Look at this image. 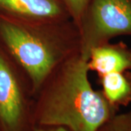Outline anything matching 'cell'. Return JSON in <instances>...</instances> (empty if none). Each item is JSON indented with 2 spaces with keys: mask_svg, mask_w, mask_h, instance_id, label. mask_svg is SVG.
Here are the masks:
<instances>
[{
  "mask_svg": "<svg viewBox=\"0 0 131 131\" xmlns=\"http://www.w3.org/2000/svg\"><path fill=\"white\" fill-rule=\"evenodd\" d=\"M88 66L99 77L113 72L131 70V48L124 42H106L94 47L90 52Z\"/></svg>",
  "mask_w": 131,
  "mask_h": 131,
  "instance_id": "8992f818",
  "label": "cell"
},
{
  "mask_svg": "<svg viewBox=\"0 0 131 131\" xmlns=\"http://www.w3.org/2000/svg\"><path fill=\"white\" fill-rule=\"evenodd\" d=\"M71 20L79 28L90 0H62Z\"/></svg>",
  "mask_w": 131,
  "mask_h": 131,
  "instance_id": "9c48e42d",
  "label": "cell"
},
{
  "mask_svg": "<svg viewBox=\"0 0 131 131\" xmlns=\"http://www.w3.org/2000/svg\"><path fill=\"white\" fill-rule=\"evenodd\" d=\"M33 96L27 77L18 72L0 52V121L7 131H26L31 122L28 97Z\"/></svg>",
  "mask_w": 131,
  "mask_h": 131,
  "instance_id": "277c9868",
  "label": "cell"
},
{
  "mask_svg": "<svg viewBox=\"0 0 131 131\" xmlns=\"http://www.w3.org/2000/svg\"><path fill=\"white\" fill-rule=\"evenodd\" d=\"M102 93L117 109L131 103V71L113 72L99 77Z\"/></svg>",
  "mask_w": 131,
  "mask_h": 131,
  "instance_id": "52a82bcc",
  "label": "cell"
},
{
  "mask_svg": "<svg viewBox=\"0 0 131 131\" xmlns=\"http://www.w3.org/2000/svg\"><path fill=\"white\" fill-rule=\"evenodd\" d=\"M0 11L8 17L27 20L71 19L62 0H0Z\"/></svg>",
  "mask_w": 131,
  "mask_h": 131,
  "instance_id": "5b68a950",
  "label": "cell"
},
{
  "mask_svg": "<svg viewBox=\"0 0 131 131\" xmlns=\"http://www.w3.org/2000/svg\"><path fill=\"white\" fill-rule=\"evenodd\" d=\"M88 60L77 52L61 63L35 95L32 120L38 127H63L70 131H97L119 109L102 91L93 88Z\"/></svg>",
  "mask_w": 131,
  "mask_h": 131,
  "instance_id": "6da1fadb",
  "label": "cell"
},
{
  "mask_svg": "<svg viewBox=\"0 0 131 131\" xmlns=\"http://www.w3.org/2000/svg\"><path fill=\"white\" fill-rule=\"evenodd\" d=\"M79 30L80 52L88 61L94 47L118 36H131V0H90Z\"/></svg>",
  "mask_w": 131,
  "mask_h": 131,
  "instance_id": "3957f363",
  "label": "cell"
},
{
  "mask_svg": "<svg viewBox=\"0 0 131 131\" xmlns=\"http://www.w3.org/2000/svg\"><path fill=\"white\" fill-rule=\"evenodd\" d=\"M97 131H131V111L116 113Z\"/></svg>",
  "mask_w": 131,
  "mask_h": 131,
  "instance_id": "ba28073f",
  "label": "cell"
},
{
  "mask_svg": "<svg viewBox=\"0 0 131 131\" xmlns=\"http://www.w3.org/2000/svg\"><path fill=\"white\" fill-rule=\"evenodd\" d=\"M32 131H70L63 127H51L50 128L44 127H34Z\"/></svg>",
  "mask_w": 131,
  "mask_h": 131,
  "instance_id": "30bf717a",
  "label": "cell"
},
{
  "mask_svg": "<svg viewBox=\"0 0 131 131\" xmlns=\"http://www.w3.org/2000/svg\"><path fill=\"white\" fill-rule=\"evenodd\" d=\"M0 37L35 95L61 63L80 51V34L71 20L37 21L0 17Z\"/></svg>",
  "mask_w": 131,
  "mask_h": 131,
  "instance_id": "7a4b0ae2",
  "label": "cell"
}]
</instances>
